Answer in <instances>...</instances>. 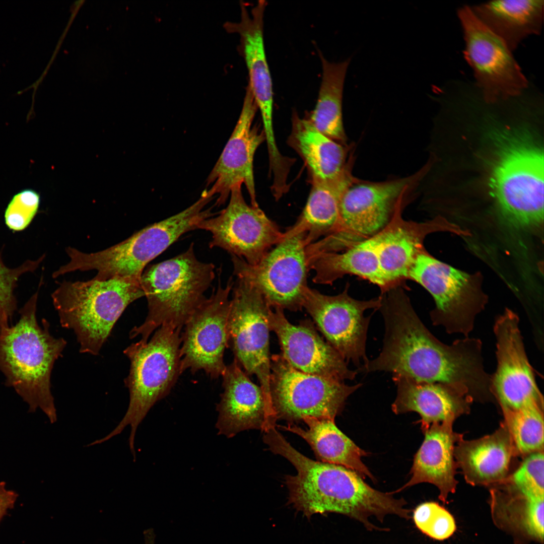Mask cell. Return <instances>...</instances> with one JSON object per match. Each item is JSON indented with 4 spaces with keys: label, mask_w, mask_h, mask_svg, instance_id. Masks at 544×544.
<instances>
[{
    "label": "cell",
    "mask_w": 544,
    "mask_h": 544,
    "mask_svg": "<svg viewBox=\"0 0 544 544\" xmlns=\"http://www.w3.org/2000/svg\"><path fill=\"white\" fill-rule=\"evenodd\" d=\"M181 330L162 325L147 343H132L124 351L130 365L124 379L128 389L127 410L118 425L104 437L95 440L101 444L131 427L129 446L135 458L134 439L137 430L153 406L166 397L181 374Z\"/></svg>",
    "instance_id": "8992f818"
},
{
    "label": "cell",
    "mask_w": 544,
    "mask_h": 544,
    "mask_svg": "<svg viewBox=\"0 0 544 544\" xmlns=\"http://www.w3.org/2000/svg\"><path fill=\"white\" fill-rule=\"evenodd\" d=\"M381 298L369 300L355 299L343 292L334 296L323 294L309 287L303 308L313 319L328 342L347 362L362 371L369 361L366 353L367 334L371 316H364L369 309H378Z\"/></svg>",
    "instance_id": "5bb4252c"
},
{
    "label": "cell",
    "mask_w": 544,
    "mask_h": 544,
    "mask_svg": "<svg viewBox=\"0 0 544 544\" xmlns=\"http://www.w3.org/2000/svg\"><path fill=\"white\" fill-rule=\"evenodd\" d=\"M39 203L40 195L33 189H23L14 195L5 213L7 226L15 231L25 229L35 216Z\"/></svg>",
    "instance_id": "d590c367"
},
{
    "label": "cell",
    "mask_w": 544,
    "mask_h": 544,
    "mask_svg": "<svg viewBox=\"0 0 544 544\" xmlns=\"http://www.w3.org/2000/svg\"><path fill=\"white\" fill-rule=\"evenodd\" d=\"M514 449L504 424L493 434L480 439H461L455 447L454 457L468 483L488 485L504 478Z\"/></svg>",
    "instance_id": "cb8c5ba5"
},
{
    "label": "cell",
    "mask_w": 544,
    "mask_h": 544,
    "mask_svg": "<svg viewBox=\"0 0 544 544\" xmlns=\"http://www.w3.org/2000/svg\"><path fill=\"white\" fill-rule=\"evenodd\" d=\"M241 186L235 187L227 207L218 216L201 221L198 229L211 233L210 248H222L254 265L283 238L284 232L259 206L246 202Z\"/></svg>",
    "instance_id": "9a60e30c"
},
{
    "label": "cell",
    "mask_w": 544,
    "mask_h": 544,
    "mask_svg": "<svg viewBox=\"0 0 544 544\" xmlns=\"http://www.w3.org/2000/svg\"><path fill=\"white\" fill-rule=\"evenodd\" d=\"M240 19L227 22L224 26L229 33L240 37V49L249 75V87L260 113L273 112L271 77L266 59L263 41V17L266 2L259 1L249 13L241 2Z\"/></svg>",
    "instance_id": "7402d4cb"
},
{
    "label": "cell",
    "mask_w": 544,
    "mask_h": 544,
    "mask_svg": "<svg viewBox=\"0 0 544 544\" xmlns=\"http://www.w3.org/2000/svg\"><path fill=\"white\" fill-rule=\"evenodd\" d=\"M378 234L364 239L343 250L329 252L308 259L309 270L314 271V283L331 284L345 275H354L382 288L383 279L378 257Z\"/></svg>",
    "instance_id": "83f0119b"
},
{
    "label": "cell",
    "mask_w": 544,
    "mask_h": 544,
    "mask_svg": "<svg viewBox=\"0 0 544 544\" xmlns=\"http://www.w3.org/2000/svg\"><path fill=\"white\" fill-rule=\"evenodd\" d=\"M234 282L226 286L220 280L216 291L195 310L184 324L180 350L182 373L204 371L211 378L222 376L226 366L225 349L229 346L228 320L229 296Z\"/></svg>",
    "instance_id": "2e32d148"
},
{
    "label": "cell",
    "mask_w": 544,
    "mask_h": 544,
    "mask_svg": "<svg viewBox=\"0 0 544 544\" xmlns=\"http://www.w3.org/2000/svg\"><path fill=\"white\" fill-rule=\"evenodd\" d=\"M215 265L199 260L192 243L184 252L153 264L144 270L140 283L148 302L145 321L130 331L147 343L158 328L168 325L181 330L187 320L206 299L215 278Z\"/></svg>",
    "instance_id": "277c9868"
},
{
    "label": "cell",
    "mask_w": 544,
    "mask_h": 544,
    "mask_svg": "<svg viewBox=\"0 0 544 544\" xmlns=\"http://www.w3.org/2000/svg\"><path fill=\"white\" fill-rule=\"evenodd\" d=\"M426 170L424 167L412 175L381 182L356 177L342 196L337 226L321 239L322 247L328 251L339 252L381 231Z\"/></svg>",
    "instance_id": "52a82bcc"
},
{
    "label": "cell",
    "mask_w": 544,
    "mask_h": 544,
    "mask_svg": "<svg viewBox=\"0 0 544 544\" xmlns=\"http://www.w3.org/2000/svg\"><path fill=\"white\" fill-rule=\"evenodd\" d=\"M322 79L317 102L309 117L312 125L329 139L347 145L343 119V96L345 79L351 58L329 61L320 53Z\"/></svg>",
    "instance_id": "f546056e"
},
{
    "label": "cell",
    "mask_w": 544,
    "mask_h": 544,
    "mask_svg": "<svg viewBox=\"0 0 544 544\" xmlns=\"http://www.w3.org/2000/svg\"><path fill=\"white\" fill-rule=\"evenodd\" d=\"M464 41L463 56L472 70L473 81L486 99L494 101L521 94L530 82L512 52L485 26L471 8L458 9Z\"/></svg>",
    "instance_id": "7c38bea8"
},
{
    "label": "cell",
    "mask_w": 544,
    "mask_h": 544,
    "mask_svg": "<svg viewBox=\"0 0 544 544\" xmlns=\"http://www.w3.org/2000/svg\"><path fill=\"white\" fill-rule=\"evenodd\" d=\"M380 296L378 309L385 325L382 349L362 371H385L418 382L445 384L472 398L489 393L491 375L484 369L480 339L466 336L444 344L424 325L401 289H390Z\"/></svg>",
    "instance_id": "6da1fadb"
},
{
    "label": "cell",
    "mask_w": 544,
    "mask_h": 544,
    "mask_svg": "<svg viewBox=\"0 0 544 544\" xmlns=\"http://www.w3.org/2000/svg\"><path fill=\"white\" fill-rule=\"evenodd\" d=\"M401 207L378 233L379 264L386 285L407 278L417 256L423 251V240L429 231L427 223L402 220L399 216Z\"/></svg>",
    "instance_id": "4316f807"
},
{
    "label": "cell",
    "mask_w": 544,
    "mask_h": 544,
    "mask_svg": "<svg viewBox=\"0 0 544 544\" xmlns=\"http://www.w3.org/2000/svg\"><path fill=\"white\" fill-rule=\"evenodd\" d=\"M543 452L530 454L515 471L512 481L517 491L524 496H543Z\"/></svg>",
    "instance_id": "e575fe53"
},
{
    "label": "cell",
    "mask_w": 544,
    "mask_h": 544,
    "mask_svg": "<svg viewBox=\"0 0 544 544\" xmlns=\"http://www.w3.org/2000/svg\"><path fill=\"white\" fill-rule=\"evenodd\" d=\"M292 118L288 142L304 160L311 181L332 183L352 173V160L348 158L347 145L320 132L307 118H302L295 113Z\"/></svg>",
    "instance_id": "603a6c76"
},
{
    "label": "cell",
    "mask_w": 544,
    "mask_h": 544,
    "mask_svg": "<svg viewBox=\"0 0 544 544\" xmlns=\"http://www.w3.org/2000/svg\"><path fill=\"white\" fill-rule=\"evenodd\" d=\"M223 392L216 409L218 435L232 438L241 431L276 427L261 387L252 382L238 362L226 366L222 375Z\"/></svg>",
    "instance_id": "d6986e66"
},
{
    "label": "cell",
    "mask_w": 544,
    "mask_h": 544,
    "mask_svg": "<svg viewBox=\"0 0 544 544\" xmlns=\"http://www.w3.org/2000/svg\"><path fill=\"white\" fill-rule=\"evenodd\" d=\"M502 153L491 180L500 210L515 226L537 227L543 220V153L517 142Z\"/></svg>",
    "instance_id": "9c48e42d"
},
{
    "label": "cell",
    "mask_w": 544,
    "mask_h": 544,
    "mask_svg": "<svg viewBox=\"0 0 544 544\" xmlns=\"http://www.w3.org/2000/svg\"><path fill=\"white\" fill-rule=\"evenodd\" d=\"M51 296L60 323L74 332L80 352L97 355L127 306L145 293L140 280L115 277L64 281Z\"/></svg>",
    "instance_id": "5b68a950"
},
{
    "label": "cell",
    "mask_w": 544,
    "mask_h": 544,
    "mask_svg": "<svg viewBox=\"0 0 544 544\" xmlns=\"http://www.w3.org/2000/svg\"><path fill=\"white\" fill-rule=\"evenodd\" d=\"M355 178L350 174L332 183L311 181L305 208L296 223L288 230L294 233H304L307 246L333 232L339 220L342 196Z\"/></svg>",
    "instance_id": "f1b7e54d"
},
{
    "label": "cell",
    "mask_w": 544,
    "mask_h": 544,
    "mask_svg": "<svg viewBox=\"0 0 544 544\" xmlns=\"http://www.w3.org/2000/svg\"><path fill=\"white\" fill-rule=\"evenodd\" d=\"M270 330L277 335L281 355L293 368L302 372L344 381L354 380L356 371L350 369L341 355L318 334L308 320L293 324L284 310L272 308Z\"/></svg>",
    "instance_id": "ac0fdd59"
},
{
    "label": "cell",
    "mask_w": 544,
    "mask_h": 544,
    "mask_svg": "<svg viewBox=\"0 0 544 544\" xmlns=\"http://www.w3.org/2000/svg\"><path fill=\"white\" fill-rule=\"evenodd\" d=\"M275 452L287 459L296 470L287 475L289 503L308 518L315 514L339 513L354 519L369 530L379 529L370 520L383 522L386 516L409 519L406 502L391 493L376 490L356 471L344 466L313 460L295 449L286 440L280 441Z\"/></svg>",
    "instance_id": "7a4b0ae2"
},
{
    "label": "cell",
    "mask_w": 544,
    "mask_h": 544,
    "mask_svg": "<svg viewBox=\"0 0 544 544\" xmlns=\"http://www.w3.org/2000/svg\"><path fill=\"white\" fill-rule=\"evenodd\" d=\"M302 421L308 428L294 424L276 427L295 434L305 440L320 461L341 465L351 469L364 478H374L362 461L367 453L358 447L336 426L334 420L305 417Z\"/></svg>",
    "instance_id": "484cf974"
},
{
    "label": "cell",
    "mask_w": 544,
    "mask_h": 544,
    "mask_svg": "<svg viewBox=\"0 0 544 544\" xmlns=\"http://www.w3.org/2000/svg\"><path fill=\"white\" fill-rule=\"evenodd\" d=\"M232 290L228 320L229 344L244 372L256 376L268 411L273 414L269 323L273 308L257 289L245 280L237 278Z\"/></svg>",
    "instance_id": "8fae6325"
},
{
    "label": "cell",
    "mask_w": 544,
    "mask_h": 544,
    "mask_svg": "<svg viewBox=\"0 0 544 544\" xmlns=\"http://www.w3.org/2000/svg\"><path fill=\"white\" fill-rule=\"evenodd\" d=\"M407 278L419 284L433 298L435 308L430 316L434 325L443 326L449 333L468 336L484 300L473 290L467 274L422 251L417 256Z\"/></svg>",
    "instance_id": "4fadbf2b"
},
{
    "label": "cell",
    "mask_w": 544,
    "mask_h": 544,
    "mask_svg": "<svg viewBox=\"0 0 544 544\" xmlns=\"http://www.w3.org/2000/svg\"><path fill=\"white\" fill-rule=\"evenodd\" d=\"M257 110L252 93L247 86L242 110L233 131L207 179L206 189L218 196L216 205L224 204L231 190L237 186H246L251 204L258 206L253 172V160L258 147L265 141L262 129L253 125Z\"/></svg>",
    "instance_id": "e0dca14e"
},
{
    "label": "cell",
    "mask_w": 544,
    "mask_h": 544,
    "mask_svg": "<svg viewBox=\"0 0 544 544\" xmlns=\"http://www.w3.org/2000/svg\"><path fill=\"white\" fill-rule=\"evenodd\" d=\"M495 502L492 511L496 522L513 532L523 534L529 538L543 541V496H524Z\"/></svg>",
    "instance_id": "4dcf8cb0"
},
{
    "label": "cell",
    "mask_w": 544,
    "mask_h": 544,
    "mask_svg": "<svg viewBox=\"0 0 544 544\" xmlns=\"http://www.w3.org/2000/svg\"><path fill=\"white\" fill-rule=\"evenodd\" d=\"M304 233L288 230L255 264L231 255L234 274L256 288L273 308L303 309L309 270Z\"/></svg>",
    "instance_id": "ba28073f"
},
{
    "label": "cell",
    "mask_w": 544,
    "mask_h": 544,
    "mask_svg": "<svg viewBox=\"0 0 544 544\" xmlns=\"http://www.w3.org/2000/svg\"><path fill=\"white\" fill-rule=\"evenodd\" d=\"M413 519L422 533L436 540L446 539L456 530L452 515L436 502H427L419 505L413 512Z\"/></svg>",
    "instance_id": "836d02e7"
},
{
    "label": "cell",
    "mask_w": 544,
    "mask_h": 544,
    "mask_svg": "<svg viewBox=\"0 0 544 544\" xmlns=\"http://www.w3.org/2000/svg\"><path fill=\"white\" fill-rule=\"evenodd\" d=\"M44 258V255L36 260H27L12 268L4 264L0 253V337L4 331L11 326L17 308L14 294L17 281L23 274L35 270Z\"/></svg>",
    "instance_id": "d6a6232c"
},
{
    "label": "cell",
    "mask_w": 544,
    "mask_h": 544,
    "mask_svg": "<svg viewBox=\"0 0 544 544\" xmlns=\"http://www.w3.org/2000/svg\"><path fill=\"white\" fill-rule=\"evenodd\" d=\"M269 393L278 420L288 423L305 417L334 420L348 397L362 383L348 385L344 381L305 373L289 365L281 354L270 357Z\"/></svg>",
    "instance_id": "30bf717a"
},
{
    "label": "cell",
    "mask_w": 544,
    "mask_h": 544,
    "mask_svg": "<svg viewBox=\"0 0 544 544\" xmlns=\"http://www.w3.org/2000/svg\"><path fill=\"white\" fill-rule=\"evenodd\" d=\"M393 379L397 395L391 405L392 411L395 414L418 413L423 432L432 424L453 422L469 411L472 399L449 385L418 382L395 375Z\"/></svg>",
    "instance_id": "ffe728a7"
},
{
    "label": "cell",
    "mask_w": 544,
    "mask_h": 544,
    "mask_svg": "<svg viewBox=\"0 0 544 544\" xmlns=\"http://www.w3.org/2000/svg\"><path fill=\"white\" fill-rule=\"evenodd\" d=\"M452 424L434 423L424 432L425 439L415 456L411 478L396 492L418 484L428 483L438 488L439 498L446 502L449 494L455 491V444L461 439V436L453 431Z\"/></svg>",
    "instance_id": "44dd1931"
},
{
    "label": "cell",
    "mask_w": 544,
    "mask_h": 544,
    "mask_svg": "<svg viewBox=\"0 0 544 544\" xmlns=\"http://www.w3.org/2000/svg\"><path fill=\"white\" fill-rule=\"evenodd\" d=\"M504 413L515 450L523 454L542 452L543 408L532 406Z\"/></svg>",
    "instance_id": "1f68e13d"
},
{
    "label": "cell",
    "mask_w": 544,
    "mask_h": 544,
    "mask_svg": "<svg viewBox=\"0 0 544 544\" xmlns=\"http://www.w3.org/2000/svg\"><path fill=\"white\" fill-rule=\"evenodd\" d=\"M470 7L475 16L512 51L528 36L541 32L543 0H495Z\"/></svg>",
    "instance_id": "d4e9b609"
},
{
    "label": "cell",
    "mask_w": 544,
    "mask_h": 544,
    "mask_svg": "<svg viewBox=\"0 0 544 544\" xmlns=\"http://www.w3.org/2000/svg\"><path fill=\"white\" fill-rule=\"evenodd\" d=\"M18 495L12 490L6 488V483H0V521L8 511L14 506Z\"/></svg>",
    "instance_id": "8d00e7d4"
},
{
    "label": "cell",
    "mask_w": 544,
    "mask_h": 544,
    "mask_svg": "<svg viewBox=\"0 0 544 544\" xmlns=\"http://www.w3.org/2000/svg\"><path fill=\"white\" fill-rule=\"evenodd\" d=\"M38 290L19 311L17 323L6 329L0 337V370L6 384L28 404L29 412L40 408L54 423L57 415L50 377L67 343L51 335L45 319L39 325L36 317Z\"/></svg>",
    "instance_id": "3957f363"
}]
</instances>
